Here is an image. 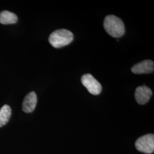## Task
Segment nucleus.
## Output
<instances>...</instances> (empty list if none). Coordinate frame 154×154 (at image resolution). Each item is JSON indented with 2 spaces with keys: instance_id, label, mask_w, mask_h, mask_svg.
<instances>
[{
  "instance_id": "obj_1",
  "label": "nucleus",
  "mask_w": 154,
  "mask_h": 154,
  "mask_svg": "<svg viewBox=\"0 0 154 154\" xmlns=\"http://www.w3.org/2000/svg\"><path fill=\"white\" fill-rule=\"evenodd\" d=\"M105 31L114 38H120L125 33L124 23L121 18L114 15H108L103 22Z\"/></svg>"
},
{
  "instance_id": "obj_2",
  "label": "nucleus",
  "mask_w": 154,
  "mask_h": 154,
  "mask_svg": "<svg viewBox=\"0 0 154 154\" xmlns=\"http://www.w3.org/2000/svg\"><path fill=\"white\" fill-rule=\"evenodd\" d=\"M74 39L72 32L67 29H58L51 33L49 37L50 45L55 48H61L70 44Z\"/></svg>"
},
{
  "instance_id": "obj_3",
  "label": "nucleus",
  "mask_w": 154,
  "mask_h": 154,
  "mask_svg": "<svg viewBox=\"0 0 154 154\" xmlns=\"http://www.w3.org/2000/svg\"><path fill=\"white\" fill-rule=\"evenodd\" d=\"M137 149L145 154H151L154 151V134H149L138 138L135 142Z\"/></svg>"
},
{
  "instance_id": "obj_4",
  "label": "nucleus",
  "mask_w": 154,
  "mask_h": 154,
  "mask_svg": "<svg viewBox=\"0 0 154 154\" xmlns=\"http://www.w3.org/2000/svg\"><path fill=\"white\" fill-rule=\"evenodd\" d=\"M81 82L90 93L96 95L101 93L102 89L101 84L91 74H86L83 75Z\"/></svg>"
},
{
  "instance_id": "obj_5",
  "label": "nucleus",
  "mask_w": 154,
  "mask_h": 154,
  "mask_svg": "<svg viewBox=\"0 0 154 154\" xmlns=\"http://www.w3.org/2000/svg\"><path fill=\"white\" fill-rule=\"evenodd\" d=\"M152 95V92L151 90L145 85L138 87L135 92V99L140 105H144L147 103Z\"/></svg>"
},
{
  "instance_id": "obj_6",
  "label": "nucleus",
  "mask_w": 154,
  "mask_h": 154,
  "mask_svg": "<svg viewBox=\"0 0 154 154\" xmlns=\"http://www.w3.org/2000/svg\"><path fill=\"white\" fill-rule=\"evenodd\" d=\"M154 62L149 60L142 61L131 67V72L134 74H137L152 73L154 72Z\"/></svg>"
},
{
  "instance_id": "obj_7",
  "label": "nucleus",
  "mask_w": 154,
  "mask_h": 154,
  "mask_svg": "<svg viewBox=\"0 0 154 154\" xmlns=\"http://www.w3.org/2000/svg\"><path fill=\"white\" fill-rule=\"evenodd\" d=\"M37 103V94L34 91L28 93L23 100L22 110L26 113L32 112Z\"/></svg>"
},
{
  "instance_id": "obj_8",
  "label": "nucleus",
  "mask_w": 154,
  "mask_h": 154,
  "mask_svg": "<svg viewBox=\"0 0 154 154\" xmlns=\"http://www.w3.org/2000/svg\"><path fill=\"white\" fill-rule=\"evenodd\" d=\"M18 18L16 14L4 11L0 13V23L3 25L14 24L17 22Z\"/></svg>"
},
{
  "instance_id": "obj_9",
  "label": "nucleus",
  "mask_w": 154,
  "mask_h": 154,
  "mask_svg": "<svg viewBox=\"0 0 154 154\" xmlns=\"http://www.w3.org/2000/svg\"><path fill=\"white\" fill-rule=\"evenodd\" d=\"M11 109L8 105L3 106L0 109V127L5 126L11 116Z\"/></svg>"
}]
</instances>
